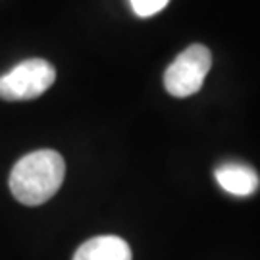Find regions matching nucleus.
Listing matches in <instances>:
<instances>
[{"label":"nucleus","mask_w":260,"mask_h":260,"mask_svg":"<svg viewBox=\"0 0 260 260\" xmlns=\"http://www.w3.org/2000/svg\"><path fill=\"white\" fill-rule=\"evenodd\" d=\"M56 81L54 66L43 58L23 60L12 68L8 74L0 75V99L16 101H33L50 89Z\"/></svg>","instance_id":"f03ea898"},{"label":"nucleus","mask_w":260,"mask_h":260,"mask_svg":"<svg viewBox=\"0 0 260 260\" xmlns=\"http://www.w3.org/2000/svg\"><path fill=\"white\" fill-rule=\"evenodd\" d=\"M216 181L220 183L223 191L232 193L235 197L252 195L260 185L258 174L247 164H223L216 170Z\"/></svg>","instance_id":"20e7f679"},{"label":"nucleus","mask_w":260,"mask_h":260,"mask_svg":"<svg viewBox=\"0 0 260 260\" xmlns=\"http://www.w3.org/2000/svg\"><path fill=\"white\" fill-rule=\"evenodd\" d=\"M212 54L205 45H191L168 66L164 87L172 96L183 99L201 91L205 77L210 72Z\"/></svg>","instance_id":"7ed1b4c3"},{"label":"nucleus","mask_w":260,"mask_h":260,"mask_svg":"<svg viewBox=\"0 0 260 260\" xmlns=\"http://www.w3.org/2000/svg\"><path fill=\"white\" fill-rule=\"evenodd\" d=\"M66 176L64 158L43 149L19 158L10 172V191L21 205L39 206L58 193Z\"/></svg>","instance_id":"f257e3e1"},{"label":"nucleus","mask_w":260,"mask_h":260,"mask_svg":"<svg viewBox=\"0 0 260 260\" xmlns=\"http://www.w3.org/2000/svg\"><path fill=\"white\" fill-rule=\"evenodd\" d=\"M170 0H129L133 12L139 18H150L156 16L160 10H164L168 6Z\"/></svg>","instance_id":"423d86ee"},{"label":"nucleus","mask_w":260,"mask_h":260,"mask_svg":"<svg viewBox=\"0 0 260 260\" xmlns=\"http://www.w3.org/2000/svg\"><path fill=\"white\" fill-rule=\"evenodd\" d=\"M74 260H131V249L121 237L99 235L85 241L75 251Z\"/></svg>","instance_id":"39448f33"}]
</instances>
